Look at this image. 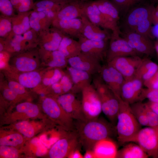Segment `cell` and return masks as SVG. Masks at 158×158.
<instances>
[{
  "label": "cell",
  "instance_id": "603a6c76",
  "mask_svg": "<svg viewBox=\"0 0 158 158\" xmlns=\"http://www.w3.org/2000/svg\"><path fill=\"white\" fill-rule=\"evenodd\" d=\"M85 2L82 0H72L65 4L54 20L71 19L85 16Z\"/></svg>",
  "mask_w": 158,
  "mask_h": 158
},
{
  "label": "cell",
  "instance_id": "816d5d0a",
  "mask_svg": "<svg viewBox=\"0 0 158 158\" xmlns=\"http://www.w3.org/2000/svg\"><path fill=\"white\" fill-rule=\"evenodd\" d=\"M3 95L6 99L11 101L15 100L18 96L15 92L8 87L3 90Z\"/></svg>",
  "mask_w": 158,
  "mask_h": 158
},
{
  "label": "cell",
  "instance_id": "c3c4849f",
  "mask_svg": "<svg viewBox=\"0 0 158 158\" xmlns=\"http://www.w3.org/2000/svg\"><path fill=\"white\" fill-rule=\"evenodd\" d=\"M8 86L18 95H23L26 92L25 88L18 81H10L8 83Z\"/></svg>",
  "mask_w": 158,
  "mask_h": 158
},
{
  "label": "cell",
  "instance_id": "7402d4cb",
  "mask_svg": "<svg viewBox=\"0 0 158 158\" xmlns=\"http://www.w3.org/2000/svg\"><path fill=\"white\" fill-rule=\"evenodd\" d=\"M81 18L82 21V36L88 39L96 41L110 39L111 34L107 29H102L91 22L85 16Z\"/></svg>",
  "mask_w": 158,
  "mask_h": 158
},
{
  "label": "cell",
  "instance_id": "4dcf8cb0",
  "mask_svg": "<svg viewBox=\"0 0 158 158\" xmlns=\"http://www.w3.org/2000/svg\"><path fill=\"white\" fill-rule=\"evenodd\" d=\"M158 70V65L147 58L143 59L138 68L135 78L143 83L151 78Z\"/></svg>",
  "mask_w": 158,
  "mask_h": 158
},
{
  "label": "cell",
  "instance_id": "836d02e7",
  "mask_svg": "<svg viewBox=\"0 0 158 158\" xmlns=\"http://www.w3.org/2000/svg\"><path fill=\"white\" fill-rule=\"evenodd\" d=\"M42 80L40 73L35 71L21 73L18 76L17 81L25 88L36 87Z\"/></svg>",
  "mask_w": 158,
  "mask_h": 158
},
{
  "label": "cell",
  "instance_id": "9c48e42d",
  "mask_svg": "<svg viewBox=\"0 0 158 158\" xmlns=\"http://www.w3.org/2000/svg\"><path fill=\"white\" fill-rule=\"evenodd\" d=\"M122 37L139 56H152L155 51L154 44L150 38L134 31L125 30L121 33Z\"/></svg>",
  "mask_w": 158,
  "mask_h": 158
},
{
  "label": "cell",
  "instance_id": "ba28073f",
  "mask_svg": "<svg viewBox=\"0 0 158 158\" xmlns=\"http://www.w3.org/2000/svg\"><path fill=\"white\" fill-rule=\"evenodd\" d=\"M133 142L137 143L149 157L158 158V127L141 128Z\"/></svg>",
  "mask_w": 158,
  "mask_h": 158
},
{
  "label": "cell",
  "instance_id": "b9f144b4",
  "mask_svg": "<svg viewBox=\"0 0 158 158\" xmlns=\"http://www.w3.org/2000/svg\"><path fill=\"white\" fill-rule=\"evenodd\" d=\"M15 11L10 0H0V11L1 15L11 18L16 14Z\"/></svg>",
  "mask_w": 158,
  "mask_h": 158
},
{
  "label": "cell",
  "instance_id": "3957f363",
  "mask_svg": "<svg viewBox=\"0 0 158 158\" xmlns=\"http://www.w3.org/2000/svg\"><path fill=\"white\" fill-rule=\"evenodd\" d=\"M92 82L99 97L102 111L110 122L116 127L119 107L118 98L104 82L100 75L95 76Z\"/></svg>",
  "mask_w": 158,
  "mask_h": 158
},
{
  "label": "cell",
  "instance_id": "8fae6325",
  "mask_svg": "<svg viewBox=\"0 0 158 158\" xmlns=\"http://www.w3.org/2000/svg\"><path fill=\"white\" fill-rule=\"evenodd\" d=\"M120 35L111 34L106 57L107 63L118 57L139 56L127 40Z\"/></svg>",
  "mask_w": 158,
  "mask_h": 158
},
{
  "label": "cell",
  "instance_id": "8d00e7d4",
  "mask_svg": "<svg viewBox=\"0 0 158 158\" xmlns=\"http://www.w3.org/2000/svg\"><path fill=\"white\" fill-rule=\"evenodd\" d=\"M24 141L23 138L21 134L14 133L1 138L0 145L15 147L22 144Z\"/></svg>",
  "mask_w": 158,
  "mask_h": 158
},
{
  "label": "cell",
  "instance_id": "8992f818",
  "mask_svg": "<svg viewBox=\"0 0 158 158\" xmlns=\"http://www.w3.org/2000/svg\"><path fill=\"white\" fill-rule=\"evenodd\" d=\"M81 92L82 109L86 120L98 118L102 111L99 97L95 88L90 84Z\"/></svg>",
  "mask_w": 158,
  "mask_h": 158
},
{
  "label": "cell",
  "instance_id": "9f6ffc18",
  "mask_svg": "<svg viewBox=\"0 0 158 158\" xmlns=\"http://www.w3.org/2000/svg\"><path fill=\"white\" fill-rule=\"evenodd\" d=\"M80 150H77L73 152L70 156L69 158H83V156L81 154Z\"/></svg>",
  "mask_w": 158,
  "mask_h": 158
},
{
  "label": "cell",
  "instance_id": "60d3db41",
  "mask_svg": "<svg viewBox=\"0 0 158 158\" xmlns=\"http://www.w3.org/2000/svg\"><path fill=\"white\" fill-rule=\"evenodd\" d=\"M63 73L58 68L51 71L48 76L42 80L43 84L46 86H51L53 84L59 82L62 77Z\"/></svg>",
  "mask_w": 158,
  "mask_h": 158
},
{
  "label": "cell",
  "instance_id": "94428289",
  "mask_svg": "<svg viewBox=\"0 0 158 158\" xmlns=\"http://www.w3.org/2000/svg\"><path fill=\"white\" fill-rule=\"evenodd\" d=\"M51 1L55 2L62 4H65L68 3L72 0H48Z\"/></svg>",
  "mask_w": 158,
  "mask_h": 158
},
{
  "label": "cell",
  "instance_id": "277c9868",
  "mask_svg": "<svg viewBox=\"0 0 158 158\" xmlns=\"http://www.w3.org/2000/svg\"><path fill=\"white\" fill-rule=\"evenodd\" d=\"M4 41L5 51L18 53L35 48L38 45V34L32 29L20 35L12 32Z\"/></svg>",
  "mask_w": 158,
  "mask_h": 158
},
{
  "label": "cell",
  "instance_id": "be15d7a7",
  "mask_svg": "<svg viewBox=\"0 0 158 158\" xmlns=\"http://www.w3.org/2000/svg\"><path fill=\"white\" fill-rule=\"evenodd\" d=\"M155 51L157 52L158 56V39L156 41L154 44Z\"/></svg>",
  "mask_w": 158,
  "mask_h": 158
},
{
  "label": "cell",
  "instance_id": "003e7915",
  "mask_svg": "<svg viewBox=\"0 0 158 158\" xmlns=\"http://www.w3.org/2000/svg\"><path fill=\"white\" fill-rule=\"evenodd\" d=\"M157 6L158 7V5Z\"/></svg>",
  "mask_w": 158,
  "mask_h": 158
},
{
  "label": "cell",
  "instance_id": "7a4b0ae2",
  "mask_svg": "<svg viewBox=\"0 0 158 158\" xmlns=\"http://www.w3.org/2000/svg\"><path fill=\"white\" fill-rule=\"evenodd\" d=\"M119 107L116 126V137L121 144L133 142L141 126L132 113L130 104L117 97Z\"/></svg>",
  "mask_w": 158,
  "mask_h": 158
},
{
  "label": "cell",
  "instance_id": "484cf974",
  "mask_svg": "<svg viewBox=\"0 0 158 158\" xmlns=\"http://www.w3.org/2000/svg\"><path fill=\"white\" fill-rule=\"evenodd\" d=\"M29 19L31 28L37 34L50 28L52 22L44 13L32 10Z\"/></svg>",
  "mask_w": 158,
  "mask_h": 158
},
{
  "label": "cell",
  "instance_id": "6da1fadb",
  "mask_svg": "<svg viewBox=\"0 0 158 158\" xmlns=\"http://www.w3.org/2000/svg\"><path fill=\"white\" fill-rule=\"evenodd\" d=\"M75 130L84 150L94 151L97 143L116 135V127L99 117L95 119L74 120Z\"/></svg>",
  "mask_w": 158,
  "mask_h": 158
},
{
  "label": "cell",
  "instance_id": "f907efd6",
  "mask_svg": "<svg viewBox=\"0 0 158 158\" xmlns=\"http://www.w3.org/2000/svg\"><path fill=\"white\" fill-rule=\"evenodd\" d=\"M143 84L147 88L158 90V70L151 78L144 82Z\"/></svg>",
  "mask_w": 158,
  "mask_h": 158
},
{
  "label": "cell",
  "instance_id": "7c38bea8",
  "mask_svg": "<svg viewBox=\"0 0 158 158\" xmlns=\"http://www.w3.org/2000/svg\"><path fill=\"white\" fill-rule=\"evenodd\" d=\"M39 50L34 48L16 53L12 58V65L21 73L35 71L38 66Z\"/></svg>",
  "mask_w": 158,
  "mask_h": 158
},
{
  "label": "cell",
  "instance_id": "681fc988",
  "mask_svg": "<svg viewBox=\"0 0 158 158\" xmlns=\"http://www.w3.org/2000/svg\"><path fill=\"white\" fill-rule=\"evenodd\" d=\"M34 3L33 0H20V5L17 13L26 12L32 10Z\"/></svg>",
  "mask_w": 158,
  "mask_h": 158
},
{
  "label": "cell",
  "instance_id": "6125c7cd",
  "mask_svg": "<svg viewBox=\"0 0 158 158\" xmlns=\"http://www.w3.org/2000/svg\"><path fill=\"white\" fill-rule=\"evenodd\" d=\"M6 65L5 62L4 61L3 59H0V68H4Z\"/></svg>",
  "mask_w": 158,
  "mask_h": 158
},
{
  "label": "cell",
  "instance_id": "7dc6e473",
  "mask_svg": "<svg viewBox=\"0 0 158 158\" xmlns=\"http://www.w3.org/2000/svg\"><path fill=\"white\" fill-rule=\"evenodd\" d=\"M31 143L36 148V154L37 156H41L46 154L47 150L41 140L37 138H35L31 140Z\"/></svg>",
  "mask_w": 158,
  "mask_h": 158
},
{
  "label": "cell",
  "instance_id": "ab89813d",
  "mask_svg": "<svg viewBox=\"0 0 158 158\" xmlns=\"http://www.w3.org/2000/svg\"><path fill=\"white\" fill-rule=\"evenodd\" d=\"M141 0H111L119 13L126 14L133 6Z\"/></svg>",
  "mask_w": 158,
  "mask_h": 158
},
{
  "label": "cell",
  "instance_id": "ffe728a7",
  "mask_svg": "<svg viewBox=\"0 0 158 158\" xmlns=\"http://www.w3.org/2000/svg\"><path fill=\"white\" fill-rule=\"evenodd\" d=\"M143 84L141 80L136 78L125 80L121 89V99L130 104L140 101Z\"/></svg>",
  "mask_w": 158,
  "mask_h": 158
},
{
  "label": "cell",
  "instance_id": "d6986e66",
  "mask_svg": "<svg viewBox=\"0 0 158 158\" xmlns=\"http://www.w3.org/2000/svg\"><path fill=\"white\" fill-rule=\"evenodd\" d=\"M78 39L81 52L93 56L100 61L106 58L109 40L96 41L88 39L82 35Z\"/></svg>",
  "mask_w": 158,
  "mask_h": 158
},
{
  "label": "cell",
  "instance_id": "e0dca14e",
  "mask_svg": "<svg viewBox=\"0 0 158 158\" xmlns=\"http://www.w3.org/2000/svg\"><path fill=\"white\" fill-rule=\"evenodd\" d=\"M99 73L103 81L116 97H121V88L125 81L122 74L108 64L102 66Z\"/></svg>",
  "mask_w": 158,
  "mask_h": 158
},
{
  "label": "cell",
  "instance_id": "2e32d148",
  "mask_svg": "<svg viewBox=\"0 0 158 158\" xmlns=\"http://www.w3.org/2000/svg\"><path fill=\"white\" fill-rule=\"evenodd\" d=\"M154 8L152 4L130 9L126 14L124 22L125 30L134 31L138 25L144 20L152 17Z\"/></svg>",
  "mask_w": 158,
  "mask_h": 158
},
{
  "label": "cell",
  "instance_id": "d4e9b609",
  "mask_svg": "<svg viewBox=\"0 0 158 158\" xmlns=\"http://www.w3.org/2000/svg\"><path fill=\"white\" fill-rule=\"evenodd\" d=\"M95 2L106 18L115 26H118L119 12L114 5L109 0H95Z\"/></svg>",
  "mask_w": 158,
  "mask_h": 158
},
{
  "label": "cell",
  "instance_id": "f1b7e54d",
  "mask_svg": "<svg viewBox=\"0 0 158 158\" xmlns=\"http://www.w3.org/2000/svg\"><path fill=\"white\" fill-rule=\"evenodd\" d=\"M58 50L68 59L76 56L81 52L80 43L72 38L65 36L62 38Z\"/></svg>",
  "mask_w": 158,
  "mask_h": 158
},
{
  "label": "cell",
  "instance_id": "74e56055",
  "mask_svg": "<svg viewBox=\"0 0 158 158\" xmlns=\"http://www.w3.org/2000/svg\"><path fill=\"white\" fill-rule=\"evenodd\" d=\"M14 127L21 134L28 138H32L35 134V129L29 122L23 121L15 124Z\"/></svg>",
  "mask_w": 158,
  "mask_h": 158
},
{
  "label": "cell",
  "instance_id": "11a10c76",
  "mask_svg": "<svg viewBox=\"0 0 158 158\" xmlns=\"http://www.w3.org/2000/svg\"><path fill=\"white\" fill-rule=\"evenodd\" d=\"M146 103L151 109L158 115V103L149 101Z\"/></svg>",
  "mask_w": 158,
  "mask_h": 158
},
{
  "label": "cell",
  "instance_id": "83f0119b",
  "mask_svg": "<svg viewBox=\"0 0 158 158\" xmlns=\"http://www.w3.org/2000/svg\"><path fill=\"white\" fill-rule=\"evenodd\" d=\"M96 158H116L118 151L115 143L111 139L98 142L94 151Z\"/></svg>",
  "mask_w": 158,
  "mask_h": 158
},
{
  "label": "cell",
  "instance_id": "ac0fdd59",
  "mask_svg": "<svg viewBox=\"0 0 158 158\" xmlns=\"http://www.w3.org/2000/svg\"><path fill=\"white\" fill-rule=\"evenodd\" d=\"M65 36L57 29L51 27L38 34V45L40 46V49L46 51L57 50Z\"/></svg>",
  "mask_w": 158,
  "mask_h": 158
},
{
  "label": "cell",
  "instance_id": "e575fe53",
  "mask_svg": "<svg viewBox=\"0 0 158 158\" xmlns=\"http://www.w3.org/2000/svg\"><path fill=\"white\" fill-rule=\"evenodd\" d=\"M132 113L141 126H148L144 103L139 101L130 104Z\"/></svg>",
  "mask_w": 158,
  "mask_h": 158
},
{
  "label": "cell",
  "instance_id": "44dd1931",
  "mask_svg": "<svg viewBox=\"0 0 158 158\" xmlns=\"http://www.w3.org/2000/svg\"><path fill=\"white\" fill-rule=\"evenodd\" d=\"M51 27L57 29L65 36L78 38L81 35L82 21L81 18L67 20L54 19Z\"/></svg>",
  "mask_w": 158,
  "mask_h": 158
},
{
  "label": "cell",
  "instance_id": "30bf717a",
  "mask_svg": "<svg viewBox=\"0 0 158 158\" xmlns=\"http://www.w3.org/2000/svg\"><path fill=\"white\" fill-rule=\"evenodd\" d=\"M142 59L138 56L119 57L113 59L107 64L117 70L127 81L135 78Z\"/></svg>",
  "mask_w": 158,
  "mask_h": 158
},
{
  "label": "cell",
  "instance_id": "1f68e13d",
  "mask_svg": "<svg viewBox=\"0 0 158 158\" xmlns=\"http://www.w3.org/2000/svg\"><path fill=\"white\" fill-rule=\"evenodd\" d=\"M149 156L138 145L129 143L118 150V158H147Z\"/></svg>",
  "mask_w": 158,
  "mask_h": 158
},
{
  "label": "cell",
  "instance_id": "f5cc1de1",
  "mask_svg": "<svg viewBox=\"0 0 158 158\" xmlns=\"http://www.w3.org/2000/svg\"><path fill=\"white\" fill-rule=\"evenodd\" d=\"M53 96L56 97L63 94L61 85L59 82L55 83L51 86Z\"/></svg>",
  "mask_w": 158,
  "mask_h": 158
},
{
  "label": "cell",
  "instance_id": "db71d44e",
  "mask_svg": "<svg viewBox=\"0 0 158 158\" xmlns=\"http://www.w3.org/2000/svg\"><path fill=\"white\" fill-rule=\"evenodd\" d=\"M152 18V24L158 25V7L157 6L155 7L153 11Z\"/></svg>",
  "mask_w": 158,
  "mask_h": 158
},
{
  "label": "cell",
  "instance_id": "680465c9",
  "mask_svg": "<svg viewBox=\"0 0 158 158\" xmlns=\"http://www.w3.org/2000/svg\"><path fill=\"white\" fill-rule=\"evenodd\" d=\"M16 11L17 12L20 5V0H10Z\"/></svg>",
  "mask_w": 158,
  "mask_h": 158
},
{
  "label": "cell",
  "instance_id": "91938a15",
  "mask_svg": "<svg viewBox=\"0 0 158 158\" xmlns=\"http://www.w3.org/2000/svg\"><path fill=\"white\" fill-rule=\"evenodd\" d=\"M155 25L153 28H152V33L154 36H156L158 38V25Z\"/></svg>",
  "mask_w": 158,
  "mask_h": 158
},
{
  "label": "cell",
  "instance_id": "5b68a950",
  "mask_svg": "<svg viewBox=\"0 0 158 158\" xmlns=\"http://www.w3.org/2000/svg\"><path fill=\"white\" fill-rule=\"evenodd\" d=\"M42 107L46 114L53 121L67 131L75 130L74 120L64 111L55 97H47L44 99Z\"/></svg>",
  "mask_w": 158,
  "mask_h": 158
},
{
  "label": "cell",
  "instance_id": "5bb4252c",
  "mask_svg": "<svg viewBox=\"0 0 158 158\" xmlns=\"http://www.w3.org/2000/svg\"><path fill=\"white\" fill-rule=\"evenodd\" d=\"M67 60L70 66L86 72L91 75L99 73L102 67L99 60L82 52Z\"/></svg>",
  "mask_w": 158,
  "mask_h": 158
},
{
  "label": "cell",
  "instance_id": "f6af8a7d",
  "mask_svg": "<svg viewBox=\"0 0 158 158\" xmlns=\"http://www.w3.org/2000/svg\"><path fill=\"white\" fill-rule=\"evenodd\" d=\"M68 75L63 74L59 82L61 85L63 94L72 93L73 83L71 77Z\"/></svg>",
  "mask_w": 158,
  "mask_h": 158
},
{
  "label": "cell",
  "instance_id": "f546056e",
  "mask_svg": "<svg viewBox=\"0 0 158 158\" xmlns=\"http://www.w3.org/2000/svg\"><path fill=\"white\" fill-rule=\"evenodd\" d=\"M30 11L17 13L11 18L12 32L13 33L17 35L23 34L31 29L29 19Z\"/></svg>",
  "mask_w": 158,
  "mask_h": 158
},
{
  "label": "cell",
  "instance_id": "4316f807",
  "mask_svg": "<svg viewBox=\"0 0 158 158\" xmlns=\"http://www.w3.org/2000/svg\"><path fill=\"white\" fill-rule=\"evenodd\" d=\"M65 4L48 0H41L34 2L32 10L44 13L53 21Z\"/></svg>",
  "mask_w": 158,
  "mask_h": 158
},
{
  "label": "cell",
  "instance_id": "e7e4bbea",
  "mask_svg": "<svg viewBox=\"0 0 158 158\" xmlns=\"http://www.w3.org/2000/svg\"><path fill=\"white\" fill-rule=\"evenodd\" d=\"M154 2H156L158 3V0H153Z\"/></svg>",
  "mask_w": 158,
  "mask_h": 158
},
{
  "label": "cell",
  "instance_id": "03108f58",
  "mask_svg": "<svg viewBox=\"0 0 158 158\" xmlns=\"http://www.w3.org/2000/svg\"><path fill=\"white\" fill-rule=\"evenodd\" d=\"M82 0L85 1H94L93 0Z\"/></svg>",
  "mask_w": 158,
  "mask_h": 158
},
{
  "label": "cell",
  "instance_id": "9a60e30c",
  "mask_svg": "<svg viewBox=\"0 0 158 158\" xmlns=\"http://www.w3.org/2000/svg\"><path fill=\"white\" fill-rule=\"evenodd\" d=\"M85 16L92 23L104 29L109 30L114 34H121L118 26L109 22L100 12L94 1H85Z\"/></svg>",
  "mask_w": 158,
  "mask_h": 158
},
{
  "label": "cell",
  "instance_id": "cb8c5ba5",
  "mask_svg": "<svg viewBox=\"0 0 158 158\" xmlns=\"http://www.w3.org/2000/svg\"><path fill=\"white\" fill-rule=\"evenodd\" d=\"M67 71L73 83L72 93L81 92L84 88L91 84V75L87 72L71 66L67 68Z\"/></svg>",
  "mask_w": 158,
  "mask_h": 158
},
{
  "label": "cell",
  "instance_id": "d590c367",
  "mask_svg": "<svg viewBox=\"0 0 158 158\" xmlns=\"http://www.w3.org/2000/svg\"><path fill=\"white\" fill-rule=\"evenodd\" d=\"M16 111L23 114L29 118H34L38 116L39 110L37 106L29 102H25L18 104L16 107Z\"/></svg>",
  "mask_w": 158,
  "mask_h": 158
},
{
  "label": "cell",
  "instance_id": "ee69618b",
  "mask_svg": "<svg viewBox=\"0 0 158 158\" xmlns=\"http://www.w3.org/2000/svg\"><path fill=\"white\" fill-rule=\"evenodd\" d=\"M147 98L151 102L158 103V90L148 88L143 89L140 98V101Z\"/></svg>",
  "mask_w": 158,
  "mask_h": 158
},
{
  "label": "cell",
  "instance_id": "bcb514c9",
  "mask_svg": "<svg viewBox=\"0 0 158 158\" xmlns=\"http://www.w3.org/2000/svg\"><path fill=\"white\" fill-rule=\"evenodd\" d=\"M148 126L152 128L158 127V115L152 111L146 103H144Z\"/></svg>",
  "mask_w": 158,
  "mask_h": 158
},
{
  "label": "cell",
  "instance_id": "6f0895ef",
  "mask_svg": "<svg viewBox=\"0 0 158 158\" xmlns=\"http://www.w3.org/2000/svg\"><path fill=\"white\" fill-rule=\"evenodd\" d=\"M83 158H96L94 152L93 151L88 150L86 151V152L83 156Z\"/></svg>",
  "mask_w": 158,
  "mask_h": 158
},
{
  "label": "cell",
  "instance_id": "4fadbf2b",
  "mask_svg": "<svg viewBox=\"0 0 158 158\" xmlns=\"http://www.w3.org/2000/svg\"><path fill=\"white\" fill-rule=\"evenodd\" d=\"M55 97L64 111L74 120H86L81 101L76 98L75 94L68 93Z\"/></svg>",
  "mask_w": 158,
  "mask_h": 158
},
{
  "label": "cell",
  "instance_id": "d6a6232c",
  "mask_svg": "<svg viewBox=\"0 0 158 158\" xmlns=\"http://www.w3.org/2000/svg\"><path fill=\"white\" fill-rule=\"evenodd\" d=\"M39 51L40 55L50 60L48 66L50 68L63 67L66 66L68 63L67 59L58 50L50 51L40 49Z\"/></svg>",
  "mask_w": 158,
  "mask_h": 158
},
{
  "label": "cell",
  "instance_id": "52a82bcc",
  "mask_svg": "<svg viewBox=\"0 0 158 158\" xmlns=\"http://www.w3.org/2000/svg\"><path fill=\"white\" fill-rule=\"evenodd\" d=\"M81 147L75 130L69 131L66 137L53 144L49 151V155L51 158H69L73 152L80 150Z\"/></svg>",
  "mask_w": 158,
  "mask_h": 158
},
{
  "label": "cell",
  "instance_id": "7bdbcfd3",
  "mask_svg": "<svg viewBox=\"0 0 158 158\" xmlns=\"http://www.w3.org/2000/svg\"><path fill=\"white\" fill-rule=\"evenodd\" d=\"M0 155L3 158H16L19 156V152L14 147L0 145Z\"/></svg>",
  "mask_w": 158,
  "mask_h": 158
},
{
  "label": "cell",
  "instance_id": "f35d334b",
  "mask_svg": "<svg viewBox=\"0 0 158 158\" xmlns=\"http://www.w3.org/2000/svg\"><path fill=\"white\" fill-rule=\"evenodd\" d=\"M12 32V25L11 18L0 16V37L6 39Z\"/></svg>",
  "mask_w": 158,
  "mask_h": 158
}]
</instances>
